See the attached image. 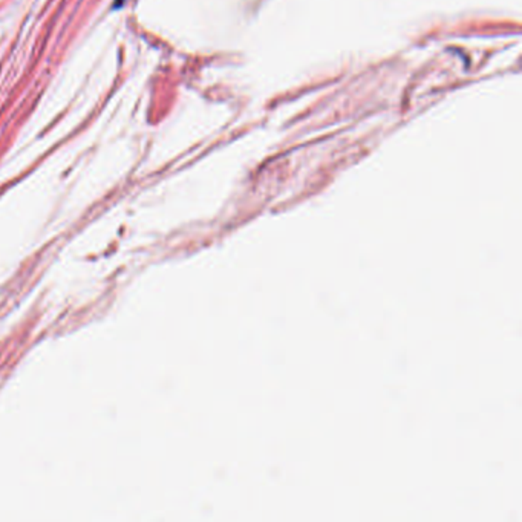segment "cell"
<instances>
[{"mask_svg": "<svg viewBox=\"0 0 522 522\" xmlns=\"http://www.w3.org/2000/svg\"><path fill=\"white\" fill-rule=\"evenodd\" d=\"M117 2H122V0H117Z\"/></svg>", "mask_w": 522, "mask_h": 522, "instance_id": "obj_1", "label": "cell"}]
</instances>
